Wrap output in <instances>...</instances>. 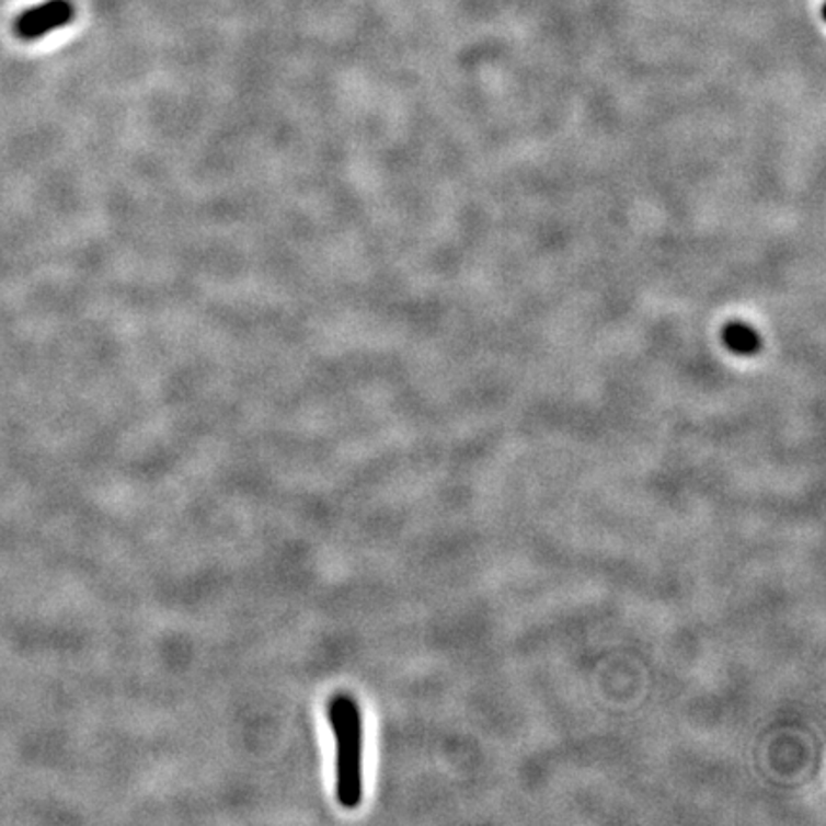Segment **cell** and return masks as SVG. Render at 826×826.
<instances>
[{
    "label": "cell",
    "instance_id": "obj_2",
    "mask_svg": "<svg viewBox=\"0 0 826 826\" xmlns=\"http://www.w3.org/2000/svg\"><path fill=\"white\" fill-rule=\"evenodd\" d=\"M76 18V7L71 0H46L38 7L30 8L15 20V37L22 41H37L54 30L66 27Z\"/></svg>",
    "mask_w": 826,
    "mask_h": 826
},
{
    "label": "cell",
    "instance_id": "obj_1",
    "mask_svg": "<svg viewBox=\"0 0 826 826\" xmlns=\"http://www.w3.org/2000/svg\"><path fill=\"white\" fill-rule=\"evenodd\" d=\"M331 731L337 744L335 792L345 810H354L362 802V715L351 695H335L328 707Z\"/></svg>",
    "mask_w": 826,
    "mask_h": 826
}]
</instances>
